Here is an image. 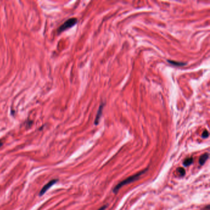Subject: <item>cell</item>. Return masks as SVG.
<instances>
[{"label":"cell","mask_w":210,"mask_h":210,"mask_svg":"<svg viewBox=\"0 0 210 210\" xmlns=\"http://www.w3.org/2000/svg\"><path fill=\"white\" fill-rule=\"evenodd\" d=\"M146 171H147V170H144L142 171H141V172H139V173H137L136 174H134V175H133L132 176H130V177H128L127 179H125L124 181H122L121 183H119L118 184H117L115 187V188L113 189V192L116 193V192H117L119 190V189H120L121 187H122L123 186H125V185H126L128 184H129L131 183H132V182H134L135 181H136V180L138 179L139 177L142 174H144Z\"/></svg>","instance_id":"obj_1"},{"label":"cell","mask_w":210,"mask_h":210,"mask_svg":"<svg viewBox=\"0 0 210 210\" xmlns=\"http://www.w3.org/2000/svg\"><path fill=\"white\" fill-rule=\"evenodd\" d=\"M78 21L77 18H70L66 21L64 24H62L61 26H60L58 29H57V32L58 33H61L65 30H67V29L72 28L77 23Z\"/></svg>","instance_id":"obj_2"},{"label":"cell","mask_w":210,"mask_h":210,"mask_svg":"<svg viewBox=\"0 0 210 210\" xmlns=\"http://www.w3.org/2000/svg\"><path fill=\"white\" fill-rule=\"evenodd\" d=\"M57 181H58V180H57V179H53V180H52V181H49L48 183H47L46 185H45V186L42 188V189L41 190V191H40V196H42L43 195L45 192H46L47 190H48L50 187H51L54 184H56Z\"/></svg>","instance_id":"obj_3"},{"label":"cell","mask_w":210,"mask_h":210,"mask_svg":"<svg viewBox=\"0 0 210 210\" xmlns=\"http://www.w3.org/2000/svg\"><path fill=\"white\" fill-rule=\"evenodd\" d=\"M103 104H102L101 106H100L99 110H98V112H97V116H96V119H95V125H97L98 123H99V119L100 118V116L102 115V110H103Z\"/></svg>","instance_id":"obj_4"},{"label":"cell","mask_w":210,"mask_h":210,"mask_svg":"<svg viewBox=\"0 0 210 210\" xmlns=\"http://www.w3.org/2000/svg\"><path fill=\"white\" fill-rule=\"evenodd\" d=\"M209 157V154H203L202 155L200 158V165H203V164L206 162V161L208 160Z\"/></svg>","instance_id":"obj_5"},{"label":"cell","mask_w":210,"mask_h":210,"mask_svg":"<svg viewBox=\"0 0 210 210\" xmlns=\"http://www.w3.org/2000/svg\"><path fill=\"white\" fill-rule=\"evenodd\" d=\"M192 162H193V158L192 157H190V158H188L184 160L183 164H184V166L187 167V166L190 165V164L192 163Z\"/></svg>","instance_id":"obj_6"},{"label":"cell","mask_w":210,"mask_h":210,"mask_svg":"<svg viewBox=\"0 0 210 210\" xmlns=\"http://www.w3.org/2000/svg\"><path fill=\"white\" fill-rule=\"evenodd\" d=\"M168 62L171 64V65H176V66H183L185 65L186 64V63H183L180 62H176V61H168Z\"/></svg>","instance_id":"obj_7"},{"label":"cell","mask_w":210,"mask_h":210,"mask_svg":"<svg viewBox=\"0 0 210 210\" xmlns=\"http://www.w3.org/2000/svg\"><path fill=\"white\" fill-rule=\"evenodd\" d=\"M177 171H179V173H180V174H181L182 176H184V174H185V173H186V171H185V170H184V169H183V168H178L177 169Z\"/></svg>","instance_id":"obj_8"},{"label":"cell","mask_w":210,"mask_h":210,"mask_svg":"<svg viewBox=\"0 0 210 210\" xmlns=\"http://www.w3.org/2000/svg\"><path fill=\"white\" fill-rule=\"evenodd\" d=\"M208 136H209V133H208V132L206 130L204 131L203 132V134H202V137H203V138H206L208 137Z\"/></svg>","instance_id":"obj_9"},{"label":"cell","mask_w":210,"mask_h":210,"mask_svg":"<svg viewBox=\"0 0 210 210\" xmlns=\"http://www.w3.org/2000/svg\"><path fill=\"white\" fill-rule=\"evenodd\" d=\"M106 208V206H103V208L102 209V208H100V210H103V209H104V208Z\"/></svg>","instance_id":"obj_10"},{"label":"cell","mask_w":210,"mask_h":210,"mask_svg":"<svg viewBox=\"0 0 210 210\" xmlns=\"http://www.w3.org/2000/svg\"><path fill=\"white\" fill-rule=\"evenodd\" d=\"M2 145H3V142L2 141H0V147H1Z\"/></svg>","instance_id":"obj_11"}]
</instances>
